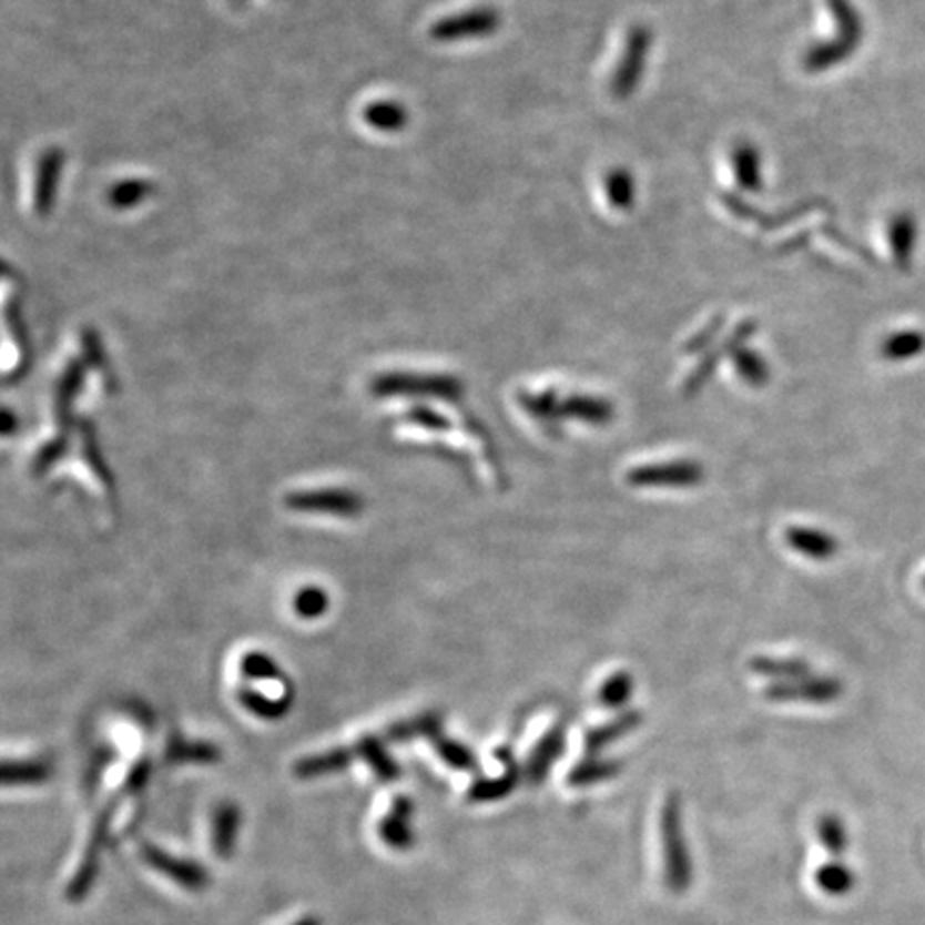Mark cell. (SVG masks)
Masks as SVG:
<instances>
[{
    "label": "cell",
    "instance_id": "cell-1",
    "mask_svg": "<svg viewBox=\"0 0 925 925\" xmlns=\"http://www.w3.org/2000/svg\"><path fill=\"white\" fill-rule=\"evenodd\" d=\"M681 816H679V802L675 795H669L662 805L660 816V835H662V855L667 864V876L673 890H683L690 883V860L688 848L683 844L681 833Z\"/></svg>",
    "mask_w": 925,
    "mask_h": 925
},
{
    "label": "cell",
    "instance_id": "cell-2",
    "mask_svg": "<svg viewBox=\"0 0 925 925\" xmlns=\"http://www.w3.org/2000/svg\"><path fill=\"white\" fill-rule=\"evenodd\" d=\"M703 478L705 469L697 461L641 465L626 474L628 485L637 489H688L701 485Z\"/></svg>",
    "mask_w": 925,
    "mask_h": 925
},
{
    "label": "cell",
    "instance_id": "cell-3",
    "mask_svg": "<svg viewBox=\"0 0 925 925\" xmlns=\"http://www.w3.org/2000/svg\"><path fill=\"white\" fill-rule=\"evenodd\" d=\"M844 688L837 679L810 678L771 683L765 688V699L773 703H810V705H830L842 697Z\"/></svg>",
    "mask_w": 925,
    "mask_h": 925
},
{
    "label": "cell",
    "instance_id": "cell-4",
    "mask_svg": "<svg viewBox=\"0 0 925 925\" xmlns=\"http://www.w3.org/2000/svg\"><path fill=\"white\" fill-rule=\"evenodd\" d=\"M499 27V18L489 9L467 11L457 18L444 20L433 29V37L441 41H455L465 37H485Z\"/></svg>",
    "mask_w": 925,
    "mask_h": 925
},
{
    "label": "cell",
    "instance_id": "cell-5",
    "mask_svg": "<svg viewBox=\"0 0 925 925\" xmlns=\"http://www.w3.org/2000/svg\"><path fill=\"white\" fill-rule=\"evenodd\" d=\"M784 540L795 553L810 557L814 561H827L837 553V540L832 533L816 527L793 525L784 531Z\"/></svg>",
    "mask_w": 925,
    "mask_h": 925
},
{
    "label": "cell",
    "instance_id": "cell-6",
    "mask_svg": "<svg viewBox=\"0 0 925 925\" xmlns=\"http://www.w3.org/2000/svg\"><path fill=\"white\" fill-rule=\"evenodd\" d=\"M649 45V32L646 29H634L630 32L628 39V48H626V59L621 62L619 71H617L616 80H613V93L623 96L630 93L643 71V61H646V50Z\"/></svg>",
    "mask_w": 925,
    "mask_h": 925
},
{
    "label": "cell",
    "instance_id": "cell-7",
    "mask_svg": "<svg viewBox=\"0 0 925 925\" xmlns=\"http://www.w3.org/2000/svg\"><path fill=\"white\" fill-rule=\"evenodd\" d=\"M563 745H566V733H563V726L557 724L531 750L527 759V768H525L527 777L531 782H540L547 775V771L551 770V765L561 756Z\"/></svg>",
    "mask_w": 925,
    "mask_h": 925
},
{
    "label": "cell",
    "instance_id": "cell-8",
    "mask_svg": "<svg viewBox=\"0 0 925 925\" xmlns=\"http://www.w3.org/2000/svg\"><path fill=\"white\" fill-rule=\"evenodd\" d=\"M750 671L761 678L773 679L775 683L797 681V679L810 678L812 667L800 658H771V655H756L750 660Z\"/></svg>",
    "mask_w": 925,
    "mask_h": 925
},
{
    "label": "cell",
    "instance_id": "cell-9",
    "mask_svg": "<svg viewBox=\"0 0 925 925\" xmlns=\"http://www.w3.org/2000/svg\"><path fill=\"white\" fill-rule=\"evenodd\" d=\"M561 416L581 420L587 425H607L613 420L616 411L613 405L607 399L598 397H586V395H572L561 401Z\"/></svg>",
    "mask_w": 925,
    "mask_h": 925
},
{
    "label": "cell",
    "instance_id": "cell-10",
    "mask_svg": "<svg viewBox=\"0 0 925 925\" xmlns=\"http://www.w3.org/2000/svg\"><path fill=\"white\" fill-rule=\"evenodd\" d=\"M641 713L639 711H628L621 713L616 720L600 724L596 729H591L586 735V752L587 754H598L604 748H609L611 743L621 740L623 735H628L630 731H634L641 724Z\"/></svg>",
    "mask_w": 925,
    "mask_h": 925
},
{
    "label": "cell",
    "instance_id": "cell-11",
    "mask_svg": "<svg viewBox=\"0 0 925 925\" xmlns=\"http://www.w3.org/2000/svg\"><path fill=\"white\" fill-rule=\"evenodd\" d=\"M519 403L529 416L540 420L547 431H557L561 416V399L557 397L556 390H542V393H524Z\"/></svg>",
    "mask_w": 925,
    "mask_h": 925
},
{
    "label": "cell",
    "instance_id": "cell-12",
    "mask_svg": "<svg viewBox=\"0 0 925 925\" xmlns=\"http://www.w3.org/2000/svg\"><path fill=\"white\" fill-rule=\"evenodd\" d=\"M634 694V681L626 671H617L598 690V703L607 710H621Z\"/></svg>",
    "mask_w": 925,
    "mask_h": 925
},
{
    "label": "cell",
    "instance_id": "cell-13",
    "mask_svg": "<svg viewBox=\"0 0 925 925\" xmlns=\"http://www.w3.org/2000/svg\"><path fill=\"white\" fill-rule=\"evenodd\" d=\"M731 356H733L735 369L740 370L741 379L745 384H750L754 388H761V386H765L770 382V369H768L765 360L756 352H750L745 347H738Z\"/></svg>",
    "mask_w": 925,
    "mask_h": 925
},
{
    "label": "cell",
    "instance_id": "cell-14",
    "mask_svg": "<svg viewBox=\"0 0 925 925\" xmlns=\"http://www.w3.org/2000/svg\"><path fill=\"white\" fill-rule=\"evenodd\" d=\"M617 771H619V763H616V761L587 759V761H581L575 770L570 771L568 782L572 786H587V784H596V782H604V780L613 777Z\"/></svg>",
    "mask_w": 925,
    "mask_h": 925
},
{
    "label": "cell",
    "instance_id": "cell-15",
    "mask_svg": "<svg viewBox=\"0 0 925 925\" xmlns=\"http://www.w3.org/2000/svg\"><path fill=\"white\" fill-rule=\"evenodd\" d=\"M924 347L925 340L922 335H917V333H897V335L885 339V343H883V356L887 360L899 363V360L915 358L917 354L924 352Z\"/></svg>",
    "mask_w": 925,
    "mask_h": 925
},
{
    "label": "cell",
    "instance_id": "cell-16",
    "mask_svg": "<svg viewBox=\"0 0 925 925\" xmlns=\"http://www.w3.org/2000/svg\"><path fill=\"white\" fill-rule=\"evenodd\" d=\"M365 119L370 126L379 131H399L405 124V110L397 103L379 101V103H373L365 112Z\"/></svg>",
    "mask_w": 925,
    "mask_h": 925
},
{
    "label": "cell",
    "instance_id": "cell-17",
    "mask_svg": "<svg viewBox=\"0 0 925 925\" xmlns=\"http://www.w3.org/2000/svg\"><path fill=\"white\" fill-rule=\"evenodd\" d=\"M816 885L830 895H842L851 892V887L855 885V878L851 874L848 867L844 865H825L816 872Z\"/></svg>",
    "mask_w": 925,
    "mask_h": 925
},
{
    "label": "cell",
    "instance_id": "cell-18",
    "mask_svg": "<svg viewBox=\"0 0 925 925\" xmlns=\"http://www.w3.org/2000/svg\"><path fill=\"white\" fill-rule=\"evenodd\" d=\"M733 165H735V174L740 176L741 185L745 189H756L759 186V153L743 144L735 153H733Z\"/></svg>",
    "mask_w": 925,
    "mask_h": 925
},
{
    "label": "cell",
    "instance_id": "cell-19",
    "mask_svg": "<svg viewBox=\"0 0 925 925\" xmlns=\"http://www.w3.org/2000/svg\"><path fill=\"white\" fill-rule=\"evenodd\" d=\"M816 835L819 842L830 851V853H842L846 848V830L842 825L840 819L835 816H823L816 825Z\"/></svg>",
    "mask_w": 925,
    "mask_h": 925
},
{
    "label": "cell",
    "instance_id": "cell-20",
    "mask_svg": "<svg viewBox=\"0 0 925 925\" xmlns=\"http://www.w3.org/2000/svg\"><path fill=\"white\" fill-rule=\"evenodd\" d=\"M607 193L616 209H628L634 197V183L626 170H616L607 181Z\"/></svg>",
    "mask_w": 925,
    "mask_h": 925
},
{
    "label": "cell",
    "instance_id": "cell-21",
    "mask_svg": "<svg viewBox=\"0 0 925 925\" xmlns=\"http://www.w3.org/2000/svg\"><path fill=\"white\" fill-rule=\"evenodd\" d=\"M437 750H439V752H441V756H444L450 765H455V768H462V770L474 768V756H471V752H469L467 748H462L461 743H455V741H441V743L437 745Z\"/></svg>",
    "mask_w": 925,
    "mask_h": 925
},
{
    "label": "cell",
    "instance_id": "cell-22",
    "mask_svg": "<svg viewBox=\"0 0 925 925\" xmlns=\"http://www.w3.org/2000/svg\"><path fill=\"white\" fill-rule=\"evenodd\" d=\"M149 193V189L144 183H140V181H131V183H123V185L116 186L114 191H112V202L121 209H126V206H131V204H135V202H140L144 195Z\"/></svg>",
    "mask_w": 925,
    "mask_h": 925
},
{
    "label": "cell",
    "instance_id": "cell-23",
    "mask_svg": "<svg viewBox=\"0 0 925 925\" xmlns=\"http://www.w3.org/2000/svg\"><path fill=\"white\" fill-rule=\"evenodd\" d=\"M924 589H925V579H924Z\"/></svg>",
    "mask_w": 925,
    "mask_h": 925
}]
</instances>
